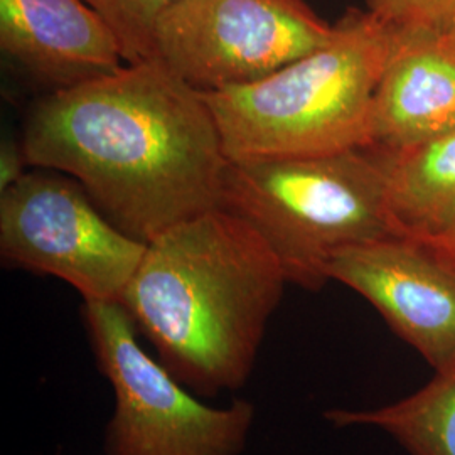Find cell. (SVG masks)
<instances>
[{
    "label": "cell",
    "instance_id": "6da1fadb",
    "mask_svg": "<svg viewBox=\"0 0 455 455\" xmlns=\"http://www.w3.org/2000/svg\"><path fill=\"white\" fill-rule=\"evenodd\" d=\"M20 144L142 243L220 206L228 157L212 108L156 58L39 98Z\"/></svg>",
    "mask_w": 455,
    "mask_h": 455
},
{
    "label": "cell",
    "instance_id": "7a4b0ae2",
    "mask_svg": "<svg viewBox=\"0 0 455 455\" xmlns=\"http://www.w3.org/2000/svg\"><path fill=\"white\" fill-rule=\"evenodd\" d=\"M287 283L260 235L218 206L148 242L120 302L184 387L218 398L250 381Z\"/></svg>",
    "mask_w": 455,
    "mask_h": 455
},
{
    "label": "cell",
    "instance_id": "3957f363",
    "mask_svg": "<svg viewBox=\"0 0 455 455\" xmlns=\"http://www.w3.org/2000/svg\"><path fill=\"white\" fill-rule=\"evenodd\" d=\"M390 49V24L368 9H349L321 48L260 82L203 93L228 161L366 148Z\"/></svg>",
    "mask_w": 455,
    "mask_h": 455
},
{
    "label": "cell",
    "instance_id": "277c9868",
    "mask_svg": "<svg viewBox=\"0 0 455 455\" xmlns=\"http://www.w3.org/2000/svg\"><path fill=\"white\" fill-rule=\"evenodd\" d=\"M220 208L242 218L272 248L289 283L319 292L342 250L402 236L387 180L370 148L228 161Z\"/></svg>",
    "mask_w": 455,
    "mask_h": 455
},
{
    "label": "cell",
    "instance_id": "5b68a950",
    "mask_svg": "<svg viewBox=\"0 0 455 455\" xmlns=\"http://www.w3.org/2000/svg\"><path fill=\"white\" fill-rule=\"evenodd\" d=\"M82 319L98 371L114 391L103 454H243L257 420L253 402L204 403L148 355L120 300H86Z\"/></svg>",
    "mask_w": 455,
    "mask_h": 455
},
{
    "label": "cell",
    "instance_id": "8992f818",
    "mask_svg": "<svg viewBox=\"0 0 455 455\" xmlns=\"http://www.w3.org/2000/svg\"><path fill=\"white\" fill-rule=\"evenodd\" d=\"M146 248L63 172L31 167L0 193L2 265L60 278L83 302L120 300Z\"/></svg>",
    "mask_w": 455,
    "mask_h": 455
},
{
    "label": "cell",
    "instance_id": "52a82bcc",
    "mask_svg": "<svg viewBox=\"0 0 455 455\" xmlns=\"http://www.w3.org/2000/svg\"><path fill=\"white\" fill-rule=\"evenodd\" d=\"M332 36L306 0H180L157 22L152 58L212 93L260 82Z\"/></svg>",
    "mask_w": 455,
    "mask_h": 455
},
{
    "label": "cell",
    "instance_id": "ba28073f",
    "mask_svg": "<svg viewBox=\"0 0 455 455\" xmlns=\"http://www.w3.org/2000/svg\"><path fill=\"white\" fill-rule=\"evenodd\" d=\"M327 274L366 299L434 371L454 364L452 261L411 238L390 236L342 250Z\"/></svg>",
    "mask_w": 455,
    "mask_h": 455
},
{
    "label": "cell",
    "instance_id": "9c48e42d",
    "mask_svg": "<svg viewBox=\"0 0 455 455\" xmlns=\"http://www.w3.org/2000/svg\"><path fill=\"white\" fill-rule=\"evenodd\" d=\"M0 49L46 93L127 65L112 29L84 0H0Z\"/></svg>",
    "mask_w": 455,
    "mask_h": 455
},
{
    "label": "cell",
    "instance_id": "30bf717a",
    "mask_svg": "<svg viewBox=\"0 0 455 455\" xmlns=\"http://www.w3.org/2000/svg\"><path fill=\"white\" fill-rule=\"evenodd\" d=\"M455 129V34L391 26V49L374 92L370 148L396 150Z\"/></svg>",
    "mask_w": 455,
    "mask_h": 455
},
{
    "label": "cell",
    "instance_id": "8fae6325",
    "mask_svg": "<svg viewBox=\"0 0 455 455\" xmlns=\"http://www.w3.org/2000/svg\"><path fill=\"white\" fill-rule=\"evenodd\" d=\"M370 150L383 169L398 233L449 260L455 250V129L415 146Z\"/></svg>",
    "mask_w": 455,
    "mask_h": 455
},
{
    "label": "cell",
    "instance_id": "7c38bea8",
    "mask_svg": "<svg viewBox=\"0 0 455 455\" xmlns=\"http://www.w3.org/2000/svg\"><path fill=\"white\" fill-rule=\"evenodd\" d=\"M324 419L334 428H378L410 455H455V363L407 398L363 410L331 408Z\"/></svg>",
    "mask_w": 455,
    "mask_h": 455
},
{
    "label": "cell",
    "instance_id": "4fadbf2b",
    "mask_svg": "<svg viewBox=\"0 0 455 455\" xmlns=\"http://www.w3.org/2000/svg\"><path fill=\"white\" fill-rule=\"evenodd\" d=\"M112 29L127 63L152 58L161 17L180 0H84Z\"/></svg>",
    "mask_w": 455,
    "mask_h": 455
},
{
    "label": "cell",
    "instance_id": "5bb4252c",
    "mask_svg": "<svg viewBox=\"0 0 455 455\" xmlns=\"http://www.w3.org/2000/svg\"><path fill=\"white\" fill-rule=\"evenodd\" d=\"M366 9L390 26L452 31L455 0H366Z\"/></svg>",
    "mask_w": 455,
    "mask_h": 455
},
{
    "label": "cell",
    "instance_id": "9a60e30c",
    "mask_svg": "<svg viewBox=\"0 0 455 455\" xmlns=\"http://www.w3.org/2000/svg\"><path fill=\"white\" fill-rule=\"evenodd\" d=\"M31 165L26 159L20 140L9 139L0 148V193L12 188L17 180H22Z\"/></svg>",
    "mask_w": 455,
    "mask_h": 455
},
{
    "label": "cell",
    "instance_id": "2e32d148",
    "mask_svg": "<svg viewBox=\"0 0 455 455\" xmlns=\"http://www.w3.org/2000/svg\"><path fill=\"white\" fill-rule=\"evenodd\" d=\"M449 260L452 261V263H454V265H455V250H454V253H452V257H451V259H449Z\"/></svg>",
    "mask_w": 455,
    "mask_h": 455
},
{
    "label": "cell",
    "instance_id": "e0dca14e",
    "mask_svg": "<svg viewBox=\"0 0 455 455\" xmlns=\"http://www.w3.org/2000/svg\"><path fill=\"white\" fill-rule=\"evenodd\" d=\"M452 33H454V34H455V26H454V29H452Z\"/></svg>",
    "mask_w": 455,
    "mask_h": 455
}]
</instances>
